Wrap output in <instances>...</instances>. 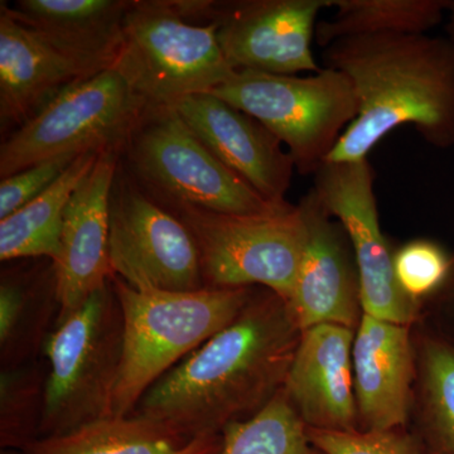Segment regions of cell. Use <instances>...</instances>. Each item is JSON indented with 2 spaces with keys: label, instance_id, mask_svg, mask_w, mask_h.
I'll list each match as a JSON object with an SVG mask.
<instances>
[{
  "label": "cell",
  "instance_id": "6da1fadb",
  "mask_svg": "<svg viewBox=\"0 0 454 454\" xmlns=\"http://www.w3.org/2000/svg\"><path fill=\"white\" fill-rule=\"evenodd\" d=\"M301 333L288 301L254 291L234 321L155 382L133 414L188 437L223 434L283 389Z\"/></svg>",
  "mask_w": 454,
  "mask_h": 454
},
{
  "label": "cell",
  "instance_id": "7a4b0ae2",
  "mask_svg": "<svg viewBox=\"0 0 454 454\" xmlns=\"http://www.w3.org/2000/svg\"><path fill=\"white\" fill-rule=\"evenodd\" d=\"M324 59L348 77L358 106L327 162L367 160L405 124L435 148L454 146V44L447 37L356 35L333 42Z\"/></svg>",
  "mask_w": 454,
  "mask_h": 454
},
{
  "label": "cell",
  "instance_id": "3957f363",
  "mask_svg": "<svg viewBox=\"0 0 454 454\" xmlns=\"http://www.w3.org/2000/svg\"><path fill=\"white\" fill-rule=\"evenodd\" d=\"M124 319L114 417H129L146 391L188 355L231 324L252 286L191 292L137 291L112 277Z\"/></svg>",
  "mask_w": 454,
  "mask_h": 454
},
{
  "label": "cell",
  "instance_id": "277c9868",
  "mask_svg": "<svg viewBox=\"0 0 454 454\" xmlns=\"http://www.w3.org/2000/svg\"><path fill=\"white\" fill-rule=\"evenodd\" d=\"M122 346L124 319L110 278L79 309L59 317L44 342L47 380L40 438L114 417Z\"/></svg>",
  "mask_w": 454,
  "mask_h": 454
},
{
  "label": "cell",
  "instance_id": "5b68a950",
  "mask_svg": "<svg viewBox=\"0 0 454 454\" xmlns=\"http://www.w3.org/2000/svg\"><path fill=\"white\" fill-rule=\"evenodd\" d=\"M148 106H170L208 94L234 76L217 25L192 23L175 2L130 0L112 67Z\"/></svg>",
  "mask_w": 454,
  "mask_h": 454
},
{
  "label": "cell",
  "instance_id": "8992f818",
  "mask_svg": "<svg viewBox=\"0 0 454 454\" xmlns=\"http://www.w3.org/2000/svg\"><path fill=\"white\" fill-rule=\"evenodd\" d=\"M131 177L157 199L220 214L268 215L291 203L265 200L227 168L172 106H146L121 151Z\"/></svg>",
  "mask_w": 454,
  "mask_h": 454
},
{
  "label": "cell",
  "instance_id": "52a82bcc",
  "mask_svg": "<svg viewBox=\"0 0 454 454\" xmlns=\"http://www.w3.org/2000/svg\"><path fill=\"white\" fill-rule=\"evenodd\" d=\"M208 94L249 114L277 137L301 175H315L357 118L348 77L325 67L309 76L238 70Z\"/></svg>",
  "mask_w": 454,
  "mask_h": 454
},
{
  "label": "cell",
  "instance_id": "ba28073f",
  "mask_svg": "<svg viewBox=\"0 0 454 454\" xmlns=\"http://www.w3.org/2000/svg\"><path fill=\"white\" fill-rule=\"evenodd\" d=\"M154 199L192 235L206 288L260 286L289 303L309 241L301 205L276 214L230 215Z\"/></svg>",
  "mask_w": 454,
  "mask_h": 454
},
{
  "label": "cell",
  "instance_id": "9c48e42d",
  "mask_svg": "<svg viewBox=\"0 0 454 454\" xmlns=\"http://www.w3.org/2000/svg\"><path fill=\"white\" fill-rule=\"evenodd\" d=\"M146 106L114 68L79 80L11 131L0 146V177L59 155L121 151Z\"/></svg>",
  "mask_w": 454,
  "mask_h": 454
},
{
  "label": "cell",
  "instance_id": "30bf717a",
  "mask_svg": "<svg viewBox=\"0 0 454 454\" xmlns=\"http://www.w3.org/2000/svg\"><path fill=\"white\" fill-rule=\"evenodd\" d=\"M109 260L113 277L137 291L206 288L192 235L121 160L110 192Z\"/></svg>",
  "mask_w": 454,
  "mask_h": 454
},
{
  "label": "cell",
  "instance_id": "8fae6325",
  "mask_svg": "<svg viewBox=\"0 0 454 454\" xmlns=\"http://www.w3.org/2000/svg\"><path fill=\"white\" fill-rule=\"evenodd\" d=\"M312 192L348 236L360 284L363 313L409 325L419 303L397 284L394 256L382 235L373 192L375 173L369 158L358 162L325 163L315 175Z\"/></svg>",
  "mask_w": 454,
  "mask_h": 454
},
{
  "label": "cell",
  "instance_id": "7c38bea8",
  "mask_svg": "<svg viewBox=\"0 0 454 454\" xmlns=\"http://www.w3.org/2000/svg\"><path fill=\"white\" fill-rule=\"evenodd\" d=\"M333 0L212 2L208 23L238 70L276 74L318 73L312 51L316 20Z\"/></svg>",
  "mask_w": 454,
  "mask_h": 454
},
{
  "label": "cell",
  "instance_id": "4fadbf2b",
  "mask_svg": "<svg viewBox=\"0 0 454 454\" xmlns=\"http://www.w3.org/2000/svg\"><path fill=\"white\" fill-rule=\"evenodd\" d=\"M197 138L268 201L286 205L291 155L262 122L211 94L192 95L170 106Z\"/></svg>",
  "mask_w": 454,
  "mask_h": 454
},
{
  "label": "cell",
  "instance_id": "5bb4252c",
  "mask_svg": "<svg viewBox=\"0 0 454 454\" xmlns=\"http://www.w3.org/2000/svg\"><path fill=\"white\" fill-rule=\"evenodd\" d=\"M121 149H106L71 196L55 268L61 312L67 315L113 277L109 260L110 192Z\"/></svg>",
  "mask_w": 454,
  "mask_h": 454
},
{
  "label": "cell",
  "instance_id": "9a60e30c",
  "mask_svg": "<svg viewBox=\"0 0 454 454\" xmlns=\"http://www.w3.org/2000/svg\"><path fill=\"white\" fill-rule=\"evenodd\" d=\"M354 340V330L339 325L301 331L284 390L309 429H357Z\"/></svg>",
  "mask_w": 454,
  "mask_h": 454
},
{
  "label": "cell",
  "instance_id": "2e32d148",
  "mask_svg": "<svg viewBox=\"0 0 454 454\" xmlns=\"http://www.w3.org/2000/svg\"><path fill=\"white\" fill-rule=\"evenodd\" d=\"M309 241L289 307L301 330L339 325L357 330L363 317L360 284L340 230L315 193L301 202Z\"/></svg>",
  "mask_w": 454,
  "mask_h": 454
},
{
  "label": "cell",
  "instance_id": "e0dca14e",
  "mask_svg": "<svg viewBox=\"0 0 454 454\" xmlns=\"http://www.w3.org/2000/svg\"><path fill=\"white\" fill-rule=\"evenodd\" d=\"M97 71L62 52L0 5V121L22 127L57 94Z\"/></svg>",
  "mask_w": 454,
  "mask_h": 454
},
{
  "label": "cell",
  "instance_id": "ac0fdd59",
  "mask_svg": "<svg viewBox=\"0 0 454 454\" xmlns=\"http://www.w3.org/2000/svg\"><path fill=\"white\" fill-rule=\"evenodd\" d=\"M352 361L358 419L367 430L399 428L408 419L415 372L409 325L363 313Z\"/></svg>",
  "mask_w": 454,
  "mask_h": 454
},
{
  "label": "cell",
  "instance_id": "d6986e66",
  "mask_svg": "<svg viewBox=\"0 0 454 454\" xmlns=\"http://www.w3.org/2000/svg\"><path fill=\"white\" fill-rule=\"evenodd\" d=\"M130 0H18L2 7L44 41L100 73L112 67Z\"/></svg>",
  "mask_w": 454,
  "mask_h": 454
},
{
  "label": "cell",
  "instance_id": "ffe728a7",
  "mask_svg": "<svg viewBox=\"0 0 454 454\" xmlns=\"http://www.w3.org/2000/svg\"><path fill=\"white\" fill-rule=\"evenodd\" d=\"M61 312L51 260L2 271L0 363L3 369L38 360Z\"/></svg>",
  "mask_w": 454,
  "mask_h": 454
},
{
  "label": "cell",
  "instance_id": "44dd1931",
  "mask_svg": "<svg viewBox=\"0 0 454 454\" xmlns=\"http://www.w3.org/2000/svg\"><path fill=\"white\" fill-rule=\"evenodd\" d=\"M221 448L223 434L188 437L131 414L37 439L20 454H220Z\"/></svg>",
  "mask_w": 454,
  "mask_h": 454
},
{
  "label": "cell",
  "instance_id": "7402d4cb",
  "mask_svg": "<svg viewBox=\"0 0 454 454\" xmlns=\"http://www.w3.org/2000/svg\"><path fill=\"white\" fill-rule=\"evenodd\" d=\"M104 151L80 155L55 184L22 208L0 220V260L46 259L61 255L66 207Z\"/></svg>",
  "mask_w": 454,
  "mask_h": 454
},
{
  "label": "cell",
  "instance_id": "603a6c76",
  "mask_svg": "<svg viewBox=\"0 0 454 454\" xmlns=\"http://www.w3.org/2000/svg\"><path fill=\"white\" fill-rule=\"evenodd\" d=\"M450 0H333V20L316 27V40L327 49L356 35H427L443 20Z\"/></svg>",
  "mask_w": 454,
  "mask_h": 454
},
{
  "label": "cell",
  "instance_id": "cb8c5ba5",
  "mask_svg": "<svg viewBox=\"0 0 454 454\" xmlns=\"http://www.w3.org/2000/svg\"><path fill=\"white\" fill-rule=\"evenodd\" d=\"M220 454L322 453L283 387L258 413L223 429Z\"/></svg>",
  "mask_w": 454,
  "mask_h": 454
},
{
  "label": "cell",
  "instance_id": "d4e9b609",
  "mask_svg": "<svg viewBox=\"0 0 454 454\" xmlns=\"http://www.w3.org/2000/svg\"><path fill=\"white\" fill-rule=\"evenodd\" d=\"M47 366L35 360L0 372V442L22 450L40 439Z\"/></svg>",
  "mask_w": 454,
  "mask_h": 454
},
{
  "label": "cell",
  "instance_id": "484cf974",
  "mask_svg": "<svg viewBox=\"0 0 454 454\" xmlns=\"http://www.w3.org/2000/svg\"><path fill=\"white\" fill-rule=\"evenodd\" d=\"M423 422L432 454H454V342L429 337L422 348Z\"/></svg>",
  "mask_w": 454,
  "mask_h": 454
},
{
  "label": "cell",
  "instance_id": "4316f807",
  "mask_svg": "<svg viewBox=\"0 0 454 454\" xmlns=\"http://www.w3.org/2000/svg\"><path fill=\"white\" fill-rule=\"evenodd\" d=\"M452 259L432 241L417 240L406 244L394 255L397 284L411 300H419L443 288Z\"/></svg>",
  "mask_w": 454,
  "mask_h": 454
},
{
  "label": "cell",
  "instance_id": "83f0119b",
  "mask_svg": "<svg viewBox=\"0 0 454 454\" xmlns=\"http://www.w3.org/2000/svg\"><path fill=\"white\" fill-rule=\"evenodd\" d=\"M313 446L322 454H422L414 442L389 430H337L309 429Z\"/></svg>",
  "mask_w": 454,
  "mask_h": 454
},
{
  "label": "cell",
  "instance_id": "f1b7e54d",
  "mask_svg": "<svg viewBox=\"0 0 454 454\" xmlns=\"http://www.w3.org/2000/svg\"><path fill=\"white\" fill-rule=\"evenodd\" d=\"M83 154V153H82ZM82 154H64L42 160L0 181V220L41 196Z\"/></svg>",
  "mask_w": 454,
  "mask_h": 454
},
{
  "label": "cell",
  "instance_id": "f546056e",
  "mask_svg": "<svg viewBox=\"0 0 454 454\" xmlns=\"http://www.w3.org/2000/svg\"><path fill=\"white\" fill-rule=\"evenodd\" d=\"M448 22L446 31L448 33V40L454 44V0H450L448 3L447 14Z\"/></svg>",
  "mask_w": 454,
  "mask_h": 454
},
{
  "label": "cell",
  "instance_id": "4dcf8cb0",
  "mask_svg": "<svg viewBox=\"0 0 454 454\" xmlns=\"http://www.w3.org/2000/svg\"><path fill=\"white\" fill-rule=\"evenodd\" d=\"M447 283L452 284L454 286V258H452V262H450V276H448Z\"/></svg>",
  "mask_w": 454,
  "mask_h": 454
}]
</instances>
